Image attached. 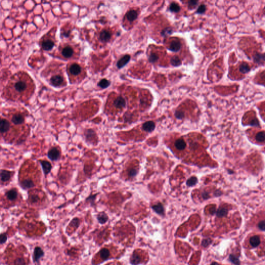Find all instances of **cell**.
Here are the masks:
<instances>
[{
  "instance_id": "6da1fadb",
  "label": "cell",
  "mask_w": 265,
  "mask_h": 265,
  "mask_svg": "<svg viewBox=\"0 0 265 265\" xmlns=\"http://www.w3.org/2000/svg\"><path fill=\"white\" fill-rule=\"evenodd\" d=\"M84 137L86 143L93 146H96L98 143V136L96 131L93 129H87L84 131Z\"/></svg>"
},
{
  "instance_id": "7a4b0ae2",
  "label": "cell",
  "mask_w": 265,
  "mask_h": 265,
  "mask_svg": "<svg viewBox=\"0 0 265 265\" xmlns=\"http://www.w3.org/2000/svg\"><path fill=\"white\" fill-rule=\"evenodd\" d=\"M60 150L57 146L51 147L47 153V157L53 162H57L61 158Z\"/></svg>"
},
{
  "instance_id": "3957f363",
  "label": "cell",
  "mask_w": 265,
  "mask_h": 265,
  "mask_svg": "<svg viewBox=\"0 0 265 265\" xmlns=\"http://www.w3.org/2000/svg\"><path fill=\"white\" fill-rule=\"evenodd\" d=\"M45 252L40 246H35L33 250L32 260L34 263H39L40 260L45 256Z\"/></svg>"
},
{
  "instance_id": "277c9868",
  "label": "cell",
  "mask_w": 265,
  "mask_h": 265,
  "mask_svg": "<svg viewBox=\"0 0 265 265\" xmlns=\"http://www.w3.org/2000/svg\"><path fill=\"white\" fill-rule=\"evenodd\" d=\"M50 84L55 87H58L62 86L64 82V77L60 75L53 76L50 79Z\"/></svg>"
},
{
  "instance_id": "5b68a950",
  "label": "cell",
  "mask_w": 265,
  "mask_h": 265,
  "mask_svg": "<svg viewBox=\"0 0 265 265\" xmlns=\"http://www.w3.org/2000/svg\"><path fill=\"white\" fill-rule=\"evenodd\" d=\"M39 162L42 166V170L44 175L45 177H46L51 173V170L53 169V166L51 164V163L49 162L48 160H39Z\"/></svg>"
},
{
  "instance_id": "8992f818",
  "label": "cell",
  "mask_w": 265,
  "mask_h": 265,
  "mask_svg": "<svg viewBox=\"0 0 265 265\" xmlns=\"http://www.w3.org/2000/svg\"><path fill=\"white\" fill-rule=\"evenodd\" d=\"M20 187L25 190H27L35 187V184L33 180L30 178H26L20 182Z\"/></svg>"
},
{
  "instance_id": "52a82bcc",
  "label": "cell",
  "mask_w": 265,
  "mask_h": 265,
  "mask_svg": "<svg viewBox=\"0 0 265 265\" xmlns=\"http://www.w3.org/2000/svg\"><path fill=\"white\" fill-rule=\"evenodd\" d=\"M28 85L26 81L23 80H19L17 81L15 84H14V89L16 92L19 93H21L25 91L27 88Z\"/></svg>"
},
{
  "instance_id": "ba28073f",
  "label": "cell",
  "mask_w": 265,
  "mask_h": 265,
  "mask_svg": "<svg viewBox=\"0 0 265 265\" xmlns=\"http://www.w3.org/2000/svg\"><path fill=\"white\" fill-rule=\"evenodd\" d=\"M151 208L157 215L163 217L165 216V210L161 202H157V204L153 205L151 206Z\"/></svg>"
},
{
  "instance_id": "9c48e42d",
  "label": "cell",
  "mask_w": 265,
  "mask_h": 265,
  "mask_svg": "<svg viewBox=\"0 0 265 265\" xmlns=\"http://www.w3.org/2000/svg\"><path fill=\"white\" fill-rule=\"evenodd\" d=\"M13 171L7 170L6 169H1L0 172L1 181L2 182H7L9 181L12 176Z\"/></svg>"
},
{
  "instance_id": "30bf717a",
  "label": "cell",
  "mask_w": 265,
  "mask_h": 265,
  "mask_svg": "<svg viewBox=\"0 0 265 265\" xmlns=\"http://www.w3.org/2000/svg\"><path fill=\"white\" fill-rule=\"evenodd\" d=\"M5 195L9 201H12L17 198L18 192L16 188H12L5 192Z\"/></svg>"
},
{
  "instance_id": "8fae6325",
  "label": "cell",
  "mask_w": 265,
  "mask_h": 265,
  "mask_svg": "<svg viewBox=\"0 0 265 265\" xmlns=\"http://www.w3.org/2000/svg\"><path fill=\"white\" fill-rule=\"evenodd\" d=\"M11 129V124L10 122L7 120V119H1L0 121V132L1 134L6 133L9 131Z\"/></svg>"
},
{
  "instance_id": "7c38bea8",
  "label": "cell",
  "mask_w": 265,
  "mask_h": 265,
  "mask_svg": "<svg viewBox=\"0 0 265 265\" xmlns=\"http://www.w3.org/2000/svg\"><path fill=\"white\" fill-rule=\"evenodd\" d=\"M11 121L13 124L16 126L21 125L24 123L25 122V118L20 113H16L12 115L11 119Z\"/></svg>"
},
{
  "instance_id": "4fadbf2b",
  "label": "cell",
  "mask_w": 265,
  "mask_h": 265,
  "mask_svg": "<svg viewBox=\"0 0 265 265\" xmlns=\"http://www.w3.org/2000/svg\"><path fill=\"white\" fill-rule=\"evenodd\" d=\"M96 220L98 223L101 225H104L109 220V216L104 211L99 212L96 216Z\"/></svg>"
},
{
  "instance_id": "5bb4252c",
  "label": "cell",
  "mask_w": 265,
  "mask_h": 265,
  "mask_svg": "<svg viewBox=\"0 0 265 265\" xmlns=\"http://www.w3.org/2000/svg\"><path fill=\"white\" fill-rule=\"evenodd\" d=\"M129 263L132 265H138L141 263V257L137 252L134 251L129 258Z\"/></svg>"
},
{
  "instance_id": "9a60e30c",
  "label": "cell",
  "mask_w": 265,
  "mask_h": 265,
  "mask_svg": "<svg viewBox=\"0 0 265 265\" xmlns=\"http://www.w3.org/2000/svg\"><path fill=\"white\" fill-rule=\"evenodd\" d=\"M155 129V123L153 121H148L143 123L142 126V129L146 132H152Z\"/></svg>"
},
{
  "instance_id": "2e32d148",
  "label": "cell",
  "mask_w": 265,
  "mask_h": 265,
  "mask_svg": "<svg viewBox=\"0 0 265 265\" xmlns=\"http://www.w3.org/2000/svg\"><path fill=\"white\" fill-rule=\"evenodd\" d=\"M253 61L258 64H263L265 62V53L257 52L253 56Z\"/></svg>"
},
{
  "instance_id": "e0dca14e",
  "label": "cell",
  "mask_w": 265,
  "mask_h": 265,
  "mask_svg": "<svg viewBox=\"0 0 265 265\" xmlns=\"http://www.w3.org/2000/svg\"><path fill=\"white\" fill-rule=\"evenodd\" d=\"M113 106L115 108L122 109L126 107V99L122 96H118L113 101Z\"/></svg>"
},
{
  "instance_id": "ac0fdd59",
  "label": "cell",
  "mask_w": 265,
  "mask_h": 265,
  "mask_svg": "<svg viewBox=\"0 0 265 265\" xmlns=\"http://www.w3.org/2000/svg\"><path fill=\"white\" fill-rule=\"evenodd\" d=\"M82 69L81 66L77 63H73L69 67V72L74 76H77L79 75L81 72Z\"/></svg>"
},
{
  "instance_id": "d6986e66",
  "label": "cell",
  "mask_w": 265,
  "mask_h": 265,
  "mask_svg": "<svg viewBox=\"0 0 265 265\" xmlns=\"http://www.w3.org/2000/svg\"><path fill=\"white\" fill-rule=\"evenodd\" d=\"M112 37V34L106 30H103L99 33V39L101 42H108Z\"/></svg>"
},
{
  "instance_id": "ffe728a7",
  "label": "cell",
  "mask_w": 265,
  "mask_h": 265,
  "mask_svg": "<svg viewBox=\"0 0 265 265\" xmlns=\"http://www.w3.org/2000/svg\"><path fill=\"white\" fill-rule=\"evenodd\" d=\"M131 59V57L129 54H126L121 58L119 61L117 62V66L118 68L120 69L124 67L126 64H127Z\"/></svg>"
},
{
  "instance_id": "44dd1931",
  "label": "cell",
  "mask_w": 265,
  "mask_h": 265,
  "mask_svg": "<svg viewBox=\"0 0 265 265\" xmlns=\"http://www.w3.org/2000/svg\"><path fill=\"white\" fill-rule=\"evenodd\" d=\"M181 43L178 40H174L171 42L168 49L173 52H178L181 48Z\"/></svg>"
},
{
  "instance_id": "7402d4cb",
  "label": "cell",
  "mask_w": 265,
  "mask_h": 265,
  "mask_svg": "<svg viewBox=\"0 0 265 265\" xmlns=\"http://www.w3.org/2000/svg\"><path fill=\"white\" fill-rule=\"evenodd\" d=\"M74 54V50L71 46H67L63 48L62 50V54L65 58L72 57Z\"/></svg>"
},
{
  "instance_id": "603a6c76",
  "label": "cell",
  "mask_w": 265,
  "mask_h": 265,
  "mask_svg": "<svg viewBox=\"0 0 265 265\" xmlns=\"http://www.w3.org/2000/svg\"><path fill=\"white\" fill-rule=\"evenodd\" d=\"M174 146L177 150L182 151L185 149L187 146V143H185L184 140L181 138H179L174 142Z\"/></svg>"
},
{
  "instance_id": "cb8c5ba5",
  "label": "cell",
  "mask_w": 265,
  "mask_h": 265,
  "mask_svg": "<svg viewBox=\"0 0 265 265\" xmlns=\"http://www.w3.org/2000/svg\"><path fill=\"white\" fill-rule=\"evenodd\" d=\"M54 43L50 40H46L42 42V47L44 50H50L54 47Z\"/></svg>"
},
{
  "instance_id": "d4e9b609",
  "label": "cell",
  "mask_w": 265,
  "mask_h": 265,
  "mask_svg": "<svg viewBox=\"0 0 265 265\" xmlns=\"http://www.w3.org/2000/svg\"><path fill=\"white\" fill-rule=\"evenodd\" d=\"M260 238L259 236L255 235L250 238L249 243L253 248H256L260 244Z\"/></svg>"
},
{
  "instance_id": "484cf974",
  "label": "cell",
  "mask_w": 265,
  "mask_h": 265,
  "mask_svg": "<svg viewBox=\"0 0 265 265\" xmlns=\"http://www.w3.org/2000/svg\"><path fill=\"white\" fill-rule=\"evenodd\" d=\"M99 255L101 258L103 260V261H106L109 258L110 256V252L109 249L107 248H102L99 251Z\"/></svg>"
},
{
  "instance_id": "4316f807",
  "label": "cell",
  "mask_w": 265,
  "mask_h": 265,
  "mask_svg": "<svg viewBox=\"0 0 265 265\" xmlns=\"http://www.w3.org/2000/svg\"><path fill=\"white\" fill-rule=\"evenodd\" d=\"M229 213V209L225 207H220L215 211V214L216 216L221 218L226 216Z\"/></svg>"
},
{
  "instance_id": "83f0119b",
  "label": "cell",
  "mask_w": 265,
  "mask_h": 265,
  "mask_svg": "<svg viewBox=\"0 0 265 265\" xmlns=\"http://www.w3.org/2000/svg\"><path fill=\"white\" fill-rule=\"evenodd\" d=\"M239 72H240L241 73L243 74H246L249 73L251 68L250 66L248 64V63L246 62H243L241 63L239 67Z\"/></svg>"
},
{
  "instance_id": "f1b7e54d",
  "label": "cell",
  "mask_w": 265,
  "mask_h": 265,
  "mask_svg": "<svg viewBox=\"0 0 265 265\" xmlns=\"http://www.w3.org/2000/svg\"><path fill=\"white\" fill-rule=\"evenodd\" d=\"M127 19L130 22H132L134 21L135 20H136L137 18L138 17V14L136 11L134 10H131L127 12V14L126 15Z\"/></svg>"
},
{
  "instance_id": "f546056e",
  "label": "cell",
  "mask_w": 265,
  "mask_h": 265,
  "mask_svg": "<svg viewBox=\"0 0 265 265\" xmlns=\"http://www.w3.org/2000/svg\"><path fill=\"white\" fill-rule=\"evenodd\" d=\"M198 183V179L197 177L196 176H192L187 180L186 185L187 187H193L195 186Z\"/></svg>"
},
{
  "instance_id": "4dcf8cb0",
  "label": "cell",
  "mask_w": 265,
  "mask_h": 265,
  "mask_svg": "<svg viewBox=\"0 0 265 265\" xmlns=\"http://www.w3.org/2000/svg\"><path fill=\"white\" fill-rule=\"evenodd\" d=\"M80 223H81V220L80 219H79L77 217H75L69 223V226L77 229H78L79 227L80 226Z\"/></svg>"
},
{
  "instance_id": "1f68e13d",
  "label": "cell",
  "mask_w": 265,
  "mask_h": 265,
  "mask_svg": "<svg viewBox=\"0 0 265 265\" xmlns=\"http://www.w3.org/2000/svg\"><path fill=\"white\" fill-rule=\"evenodd\" d=\"M170 63L174 66H179L182 64L181 60L178 56H174L170 59Z\"/></svg>"
},
{
  "instance_id": "d6a6232c",
  "label": "cell",
  "mask_w": 265,
  "mask_h": 265,
  "mask_svg": "<svg viewBox=\"0 0 265 265\" xmlns=\"http://www.w3.org/2000/svg\"><path fill=\"white\" fill-rule=\"evenodd\" d=\"M98 85L102 89H106L110 85V82L106 79H103L98 82Z\"/></svg>"
},
{
  "instance_id": "836d02e7",
  "label": "cell",
  "mask_w": 265,
  "mask_h": 265,
  "mask_svg": "<svg viewBox=\"0 0 265 265\" xmlns=\"http://www.w3.org/2000/svg\"><path fill=\"white\" fill-rule=\"evenodd\" d=\"M98 193L90 195L89 196H88L86 198V200H85L86 202H89L92 206L94 205H95V200H96L97 196H98Z\"/></svg>"
},
{
  "instance_id": "e575fe53",
  "label": "cell",
  "mask_w": 265,
  "mask_h": 265,
  "mask_svg": "<svg viewBox=\"0 0 265 265\" xmlns=\"http://www.w3.org/2000/svg\"><path fill=\"white\" fill-rule=\"evenodd\" d=\"M255 139L258 143H263L265 141V132H260L255 136Z\"/></svg>"
},
{
  "instance_id": "d590c367",
  "label": "cell",
  "mask_w": 265,
  "mask_h": 265,
  "mask_svg": "<svg viewBox=\"0 0 265 265\" xmlns=\"http://www.w3.org/2000/svg\"><path fill=\"white\" fill-rule=\"evenodd\" d=\"M229 260L232 263H233L235 265H240V261L239 260V258L237 256H236L234 254H230L229 256Z\"/></svg>"
},
{
  "instance_id": "8d00e7d4",
  "label": "cell",
  "mask_w": 265,
  "mask_h": 265,
  "mask_svg": "<svg viewBox=\"0 0 265 265\" xmlns=\"http://www.w3.org/2000/svg\"><path fill=\"white\" fill-rule=\"evenodd\" d=\"M212 243V240L210 239V238H205L204 239H202L201 243V246H202L203 248H207L208 246L210 245Z\"/></svg>"
},
{
  "instance_id": "74e56055",
  "label": "cell",
  "mask_w": 265,
  "mask_h": 265,
  "mask_svg": "<svg viewBox=\"0 0 265 265\" xmlns=\"http://www.w3.org/2000/svg\"><path fill=\"white\" fill-rule=\"evenodd\" d=\"M14 265H26V262L22 257H18L14 260Z\"/></svg>"
},
{
  "instance_id": "f35d334b",
  "label": "cell",
  "mask_w": 265,
  "mask_h": 265,
  "mask_svg": "<svg viewBox=\"0 0 265 265\" xmlns=\"http://www.w3.org/2000/svg\"><path fill=\"white\" fill-rule=\"evenodd\" d=\"M169 10L171 12H178L180 10V7L178 4L176 3H172L169 6Z\"/></svg>"
},
{
  "instance_id": "ab89813d",
  "label": "cell",
  "mask_w": 265,
  "mask_h": 265,
  "mask_svg": "<svg viewBox=\"0 0 265 265\" xmlns=\"http://www.w3.org/2000/svg\"><path fill=\"white\" fill-rule=\"evenodd\" d=\"M29 199L30 202H31L32 204H36L40 200V198L39 197V196L37 194H32L31 195L29 196Z\"/></svg>"
},
{
  "instance_id": "60d3db41",
  "label": "cell",
  "mask_w": 265,
  "mask_h": 265,
  "mask_svg": "<svg viewBox=\"0 0 265 265\" xmlns=\"http://www.w3.org/2000/svg\"><path fill=\"white\" fill-rule=\"evenodd\" d=\"M159 56L157 54L154 53H152L150 54V56L149 57V61L150 63H155L159 60Z\"/></svg>"
},
{
  "instance_id": "b9f144b4",
  "label": "cell",
  "mask_w": 265,
  "mask_h": 265,
  "mask_svg": "<svg viewBox=\"0 0 265 265\" xmlns=\"http://www.w3.org/2000/svg\"><path fill=\"white\" fill-rule=\"evenodd\" d=\"M174 116L176 117V118L178 120H182L185 117V113L182 111L177 110L174 112Z\"/></svg>"
},
{
  "instance_id": "7bdbcfd3",
  "label": "cell",
  "mask_w": 265,
  "mask_h": 265,
  "mask_svg": "<svg viewBox=\"0 0 265 265\" xmlns=\"http://www.w3.org/2000/svg\"><path fill=\"white\" fill-rule=\"evenodd\" d=\"M8 237L6 233H2L0 235V244L3 245L7 242Z\"/></svg>"
},
{
  "instance_id": "ee69618b",
  "label": "cell",
  "mask_w": 265,
  "mask_h": 265,
  "mask_svg": "<svg viewBox=\"0 0 265 265\" xmlns=\"http://www.w3.org/2000/svg\"><path fill=\"white\" fill-rule=\"evenodd\" d=\"M138 174V170L135 168H131L128 172V175L129 178H134Z\"/></svg>"
},
{
  "instance_id": "f6af8a7d",
  "label": "cell",
  "mask_w": 265,
  "mask_h": 265,
  "mask_svg": "<svg viewBox=\"0 0 265 265\" xmlns=\"http://www.w3.org/2000/svg\"><path fill=\"white\" fill-rule=\"evenodd\" d=\"M206 11V6L205 5H201L199 6L196 11V13L198 14H204Z\"/></svg>"
},
{
  "instance_id": "bcb514c9",
  "label": "cell",
  "mask_w": 265,
  "mask_h": 265,
  "mask_svg": "<svg viewBox=\"0 0 265 265\" xmlns=\"http://www.w3.org/2000/svg\"><path fill=\"white\" fill-rule=\"evenodd\" d=\"M201 197H202V199H204V200H207L208 199H209L210 198V195L209 192H208L207 191L204 190L202 192H201Z\"/></svg>"
},
{
  "instance_id": "7dc6e473",
  "label": "cell",
  "mask_w": 265,
  "mask_h": 265,
  "mask_svg": "<svg viewBox=\"0 0 265 265\" xmlns=\"http://www.w3.org/2000/svg\"><path fill=\"white\" fill-rule=\"evenodd\" d=\"M172 32H173V31H172V29H171V28H166V29H165L163 30L161 34H162V35L163 36H167V35L171 34Z\"/></svg>"
},
{
  "instance_id": "c3c4849f",
  "label": "cell",
  "mask_w": 265,
  "mask_h": 265,
  "mask_svg": "<svg viewBox=\"0 0 265 265\" xmlns=\"http://www.w3.org/2000/svg\"><path fill=\"white\" fill-rule=\"evenodd\" d=\"M257 227L260 230L265 231V220L260 221L257 224Z\"/></svg>"
},
{
  "instance_id": "681fc988",
  "label": "cell",
  "mask_w": 265,
  "mask_h": 265,
  "mask_svg": "<svg viewBox=\"0 0 265 265\" xmlns=\"http://www.w3.org/2000/svg\"><path fill=\"white\" fill-rule=\"evenodd\" d=\"M198 3V1H195V0L189 1L188 2V6L190 7H194V6L197 5Z\"/></svg>"
},
{
  "instance_id": "f907efd6",
  "label": "cell",
  "mask_w": 265,
  "mask_h": 265,
  "mask_svg": "<svg viewBox=\"0 0 265 265\" xmlns=\"http://www.w3.org/2000/svg\"><path fill=\"white\" fill-rule=\"evenodd\" d=\"M222 195V192L220 190H216L215 192V196L216 197H218Z\"/></svg>"
},
{
  "instance_id": "816d5d0a",
  "label": "cell",
  "mask_w": 265,
  "mask_h": 265,
  "mask_svg": "<svg viewBox=\"0 0 265 265\" xmlns=\"http://www.w3.org/2000/svg\"><path fill=\"white\" fill-rule=\"evenodd\" d=\"M210 265H219V264L218 263H216V262H212V263L210 264Z\"/></svg>"
},
{
  "instance_id": "f5cc1de1",
  "label": "cell",
  "mask_w": 265,
  "mask_h": 265,
  "mask_svg": "<svg viewBox=\"0 0 265 265\" xmlns=\"http://www.w3.org/2000/svg\"></svg>"
}]
</instances>
